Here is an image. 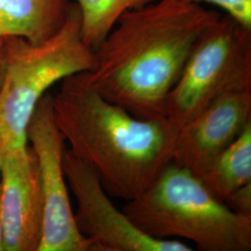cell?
I'll return each mask as SVG.
<instances>
[{
    "mask_svg": "<svg viewBox=\"0 0 251 251\" xmlns=\"http://www.w3.org/2000/svg\"><path fill=\"white\" fill-rule=\"evenodd\" d=\"M220 16L184 0H155L124 14L94 50V69L82 74L103 98L135 117L163 116L198 37Z\"/></svg>",
    "mask_w": 251,
    "mask_h": 251,
    "instance_id": "1",
    "label": "cell"
},
{
    "mask_svg": "<svg viewBox=\"0 0 251 251\" xmlns=\"http://www.w3.org/2000/svg\"><path fill=\"white\" fill-rule=\"evenodd\" d=\"M52 109L69 150L95 171L111 198H139L172 162L178 126L164 116L135 117L103 98L82 73L62 80Z\"/></svg>",
    "mask_w": 251,
    "mask_h": 251,
    "instance_id": "2",
    "label": "cell"
},
{
    "mask_svg": "<svg viewBox=\"0 0 251 251\" xmlns=\"http://www.w3.org/2000/svg\"><path fill=\"white\" fill-rule=\"evenodd\" d=\"M123 211L153 238L185 239L200 251H251V216L233 212L198 176L173 162Z\"/></svg>",
    "mask_w": 251,
    "mask_h": 251,
    "instance_id": "3",
    "label": "cell"
},
{
    "mask_svg": "<svg viewBox=\"0 0 251 251\" xmlns=\"http://www.w3.org/2000/svg\"><path fill=\"white\" fill-rule=\"evenodd\" d=\"M95 51L81 36L80 12L69 4L60 30L44 42L34 44L18 36L5 37V73L0 90V127L9 148L27 143L26 127L38 101L57 82L90 72Z\"/></svg>",
    "mask_w": 251,
    "mask_h": 251,
    "instance_id": "4",
    "label": "cell"
},
{
    "mask_svg": "<svg viewBox=\"0 0 251 251\" xmlns=\"http://www.w3.org/2000/svg\"><path fill=\"white\" fill-rule=\"evenodd\" d=\"M247 89H251V29L221 15L198 37L165 100L163 116L179 128L222 95Z\"/></svg>",
    "mask_w": 251,
    "mask_h": 251,
    "instance_id": "5",
    "label": "cell"
},
{
    "mask_svg": "<svg viewBox=\"0 0 251 251\" xmlns=\"http://www.w3.org/2000/svg\"><path fill=\"white\" fill-rule=\"evenodd\" d=\"M26 139L38 162L44 202L38 251H93L75 222L63 171L66 143L54 120L51 94L46 93L38 101L27 125Z\"/></svg>",
    "mask_w": 251,
    "mask_h": 251,
    "instance_id": "6",
    "label": "cell"
},
{
    "mask_svg": "<svg viewBox=\"0 0 251 251\" xmlns=\"http://www.w3.org/2000/svg\"><path fill=\"white\" fill-rule=\"evenodd\" d=\"M67 184L77 202L75 222L93 251H192L179 240L157 239L143 233L111 200L95 171L74 155L63 153Z\"/></svg>",
    "mask_w": 251,
    "mask_h": 251,
    "instance_id": "7",
    "label": "cell"
},
{
    "mask_svg": "<svg viewBox=\"0 0 251 251\" xmlns=\"http://www.w3.org/2000/svg\"><path fill=\"white\" fill-rule=\"evenodd\" d=\"M4 251H38L44 202L36 153L28 144L8 149L0 175Z\"/></svg>",
    "mask_w": 251,
    "mask_h": 251,
    "instance_id": "8",
    "label": "cell"
},
{
    "mask_svg": "<svg viewBox=\"0 0 251 251\" xmlns=\"http://www.w3.org/2000/svg\"><path fill=\"white\" fill-rule=\"evenodd\" d=\"M251 122V89L222 95L179 127L172 162L201 177Z\"/></svg>",
    "mask_w": 251,
    "mask_h": 251,
    "instance_id": "9",
    "label": "cell"
},
{
    "mask_svg": "<svg viewBox=\"0 0 251 251\" xmlns=\"http://www.w3.org/2000/svg\"><path fill=\"white\" fill-rule=\"evenodd\" d=\"M69 4L67 0H0V37L44 42L63 26Z\"/></svg>",
    "mask_w": 251,
    "mask_h": 251,
    "instance_id": "10",
    "label": "cell"
},
{
    "mask_svg": "<svg viewBox=\"0 0 251 251\" xmlns=\"http://www.w3.org/2000/svg\"><path fill=\"white\" fill-rule=\"evenodd\" d=\"M199 178L223 202L234 191L251 182V122Z\"/></svg>",
    "mask_w": 251,
    "mask_h": 251,
    "instance_id": "11",
    "label": "cell"
},
{
    "mask_svg": "<svg viewBox=\"0 0 251 251\" xmlns=\"http://www.w3.org/2000/svg\"><path fill=\"white\" fill-rule=\"evenodd\" d=\"M74 1L80 12L82 39L86 45L95 50L124 14L145 7L155 0Z\"/></svg>",
    "mask_w": 251,
    "mask_h": 251,
    "instance_id": "12",
    "label": "cell"
},
{
    "mask_svg": "<svg viewBox=\"0 0 251 251\" xmlns=\"http://www.w3.org/2000/svg\"><path fill=\"white\" fill-rule=\"evenodd\" d=\"M189 3L208 4L223 9L225 15L231 17L243 26L251 29V0H184Z\"/></svg>",
    "mask_w": 251,
    "mask_h": 251,
    "instance_id": "13",
    "label": "cell"
},
{
    "mask_svg": "<svg viewBox=\"0 0 251 251\" xmlns=\"http://www.w3.org/2000/svg\"><path fill=\"white\" fill-rule=\"evenodd\" d=\"M225 204L237 214L251 216V182L234 191Z\"/></svg>",
    "mask_w": 251,
    "mask_h": 251,
    "instance_id": "14",
    "label": "cell"
},
{
    "mask_svg": "<svg viewBox=\"0 0 251 251\" xmlns=\"http://www.w3.org/2000/svg\"><path fill=\"white\" fill-rule=\"evenodd\" d=\"M8 149H9V144H8L7 138L0 127V175H1V171H2L3 162L5 159V155L7 153Z\"/></svg>",
    "mask_w": 251,
    "mask_h": 251,
    "instance_id": "15",
    "label": "cell"
},
{
    "mask_svg": "<svg viewBox=\"0 0 251 251\" xmlns=\"http://www.w3.org/2000/svg\"><path fill=\"white\" fill-rule=\"evenodd\" d=\"M5 73V37H0V90Z\"/></svg>",
    "mask_w": 251,
    "mask_h": 251,
    "instance_id": "16",
    "label": "cell"
},
{
    "mask_svg": "<svg viewBox=\"0 0 251 251\" xmlns=\"http://www.w3.org/2000/svg\"><path fill=\"white\" fill-rule=\"evenodd\" d=\"M0 251H4V231H3V223L1 217V209H0Z\"/></svg>",
    "mask_w": 251,
    "mask_h": 251,
    "instance_id": "17",
    "label": "cell"
},
{
    "mask_svg": "<svg viewBox=\"0 0 251 251\" xmlns=\"http://www.w3.org/2000/svg\"><path fill=\"white\" fill-rule=\"evenodd\" d=\"M67 1H68V0H67Z\"/></svg>",
    "mask_w": 251,
    "mask_h": 251,
    "instance_id": "18",
    "label": "cell"
}]
</instances>
